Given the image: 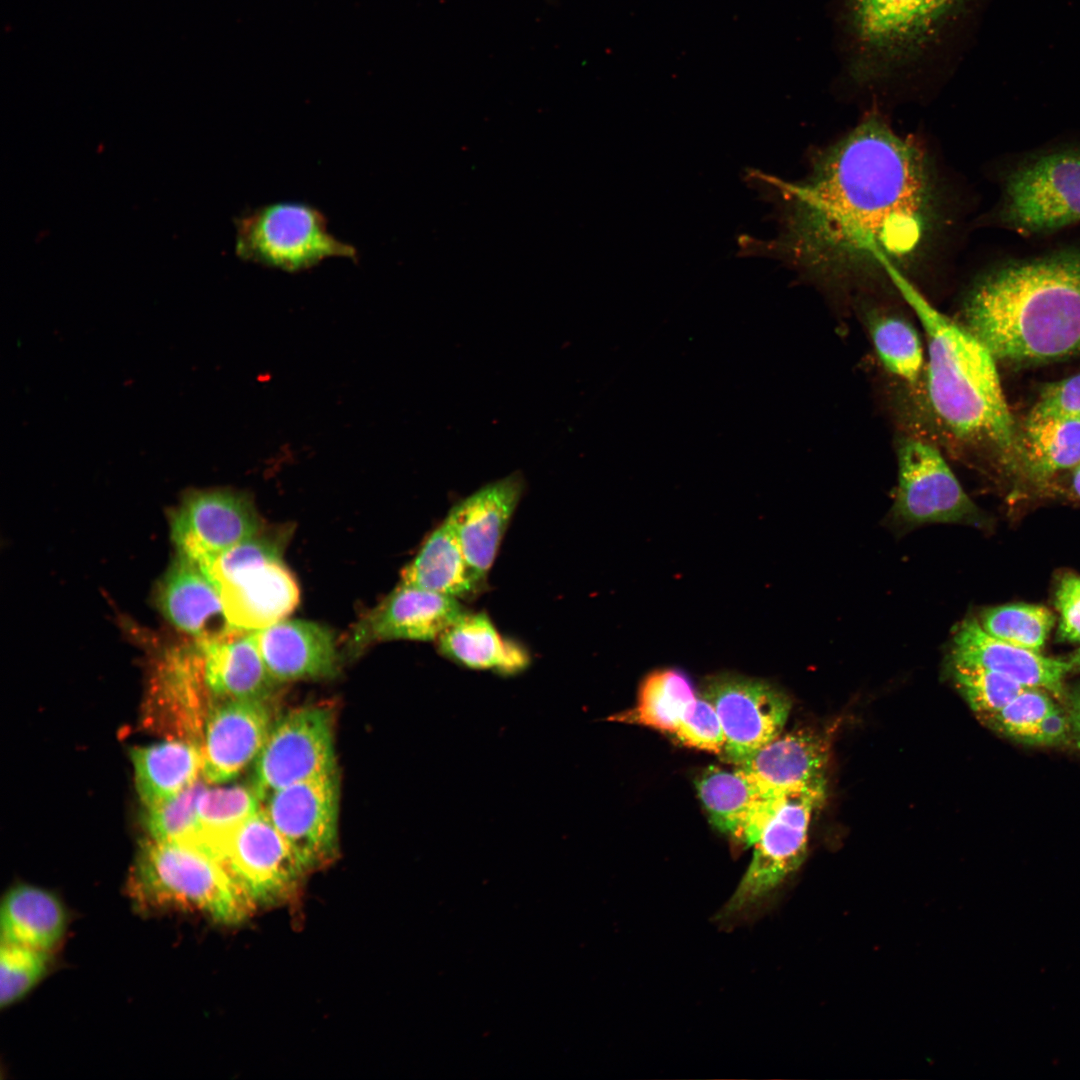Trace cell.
I'll return each instance as SVG.
<instances>
[{
  "label": "cell",
  "mask_w": 1080,
  "mask_h": 1080,
  "mask_svg": "<svg viewBox=\"0 0 1080 1080\" xmlns=\"http://www.w3.org/2000/svg\"><path fill=\"white\" fill-rule=\"evenodd\" d=\"M951 664L983 668L1027 688H1043L1060 696L1063 680L1073 670L1068 660L1046 657L988 634L976 619H967L953 638Z\"/></svg>",
  "instance_id": "ffe728a7"
},
{
  "label": "cell",
  "mask_w": 1080,
  "mask_h": 1080,
  "mask_svg": "<svg viewBox=\"0 0 1080 1080\" xmlns=\"http://www.w3.org/2000/svg\"><path fill=\"white\" fill-rule=\"evenodd\" d=\"M235 253L244 261L297 273L328 258L354 261L358 251L328 230L326 216L302 202H275L246 211L234 220Z\"/></svg>",
  "instance_id": "52a82bcc"
},
{
  "label": "cell",
  "mask_w": 1080,
  "mask_h": 1080,
  "mask_svg": "<svg viewBox=\"0 0 1080 1080\" xmlns=\"http://www.w3.org/2000/svg\"><path fill=\"white\" fill-rule=\"evenodd\" d=\"M894 286L919 320L927 352L919 386L904 391L915 415L905 431L955 456L987 448L1010 461L1016 434L995 358L958 321L935 308L914 282L899 279Z\"/></svg>",
  "instance_id": "7a4b0ae2"
},
{
  "label": "cell",
  "mask_w": 1080,
  "mask_h": 1080,
  "mask_svg": "<svg viewBox=\"0 0 1080 1080\" xmlns=\"http://www.w3.org/2000/svg\"><path fill=\"white\" fill-rule=\"evenodd\" d=\"M898 485L893 512L910 525L976 524L979 512L943 457L941 449L919 434L897 438Z\"/></svg>",
  "instance_id": "30bf717a"
},
{
  "label": "cell",
  "mask_w": 1080,
  "mask_h": 1080,
  "mask_svg": "<svg viewBox=\"0 0 1080 1080\" xmlns=\"http://www.w3.org/2000/svg\"><path fill=\"white\" fill-rule=\"evenodd\" d=\"M257 647L271 677L278 683L330 678L338 672L333 633L305 620H281L255 631Z\"/></svg>",
  "instance_id": "44dd1931"
},
{
  "label": "cell",
  "mask_w": 1080,
  "mask_h": 1080,
  "mask_svg": "<svg viewBox=\"0 0 1080 1080\" xmlns=\"http://www.w3.org/2000/svg\"><path fill=\"white\" fill-rule=\"evenodd\" d=\"M957 688L974 712L989 716L1027 687L996 672L983 668L951 664Z\"/></svg>",
  "instance_id": "e575fe53"
},
{
  "label": "cell",
  "mask_w": 1080,
  "mask_h": 1080,
  "mask_svg": "<svg viewBox=\"0 0 1080 1080\" xmlns=\"http://www.w3.org/2000/svg\"><path fill=\"white\" fill-rule=\"evenodd\" d=\"M212 704L194 641L190 639L163 650L149 680L143 718L146 728L200 748Z\"/></svg>",
  "instance_id": "5bb4252c"
},
{
  "label": "cell",
  "mask_w": 1080,
  "mask_h": 1080,
  "mask_svg": "<svg viewBox=\"0 0 1080 1080\" xmlns=\"http://www.w3.org/2000/svg\"><path fill=\"white\" fill-rule=\"evenodd\" d=\"M1055 707L1044 692L1026 688L1003 708L984 719L1001 733L1024 743L1034 726Z\"/></svg>",
  "instance_id": "74e56055"
},
{
  "label": "cell",
  "mask_w": 1080,
  "mask_h": 1080,
  "mask_svg": "<svg viewBox=\"0 0 1080 1080\" xmlns=\"http://www.w3.org/2000/svg\"><path fill=\"white\" fill-rule=\"evenodd\" d=\"M1068 661L1071 663L1073 670L1080 669V648L1072 654Z\"/></svg>",
  "instance_id": "f6af8a7d"
},
{
  "label": "cell",
  "mask_w": 1080,
  "mask_h": 1080,
  "mask_svg": "<svg viewBox=\"0 0 1080 1080\" xmlns=\"http://www.w3.org/2000/svg\"><path fill=\"white\" fill-rule=\"evenodd\" d=\"M857 300L865 329L881 366L906 391L915 390L920 384L926 361L918 330L895 306L872 296Z\"/></svg>",
  "instance_id": "4316f807"
},
{
  "label": "cell",
  "mask_w": 1080,
  "mask_h": 1080,
  "mask_svg": "<svg viewBox=\"0 0 1080 1080\" xmlns=\"http://www.w3.org/2000/svg\"><path fill=\"white\" fill-rule=\"evenodd\" d=\"M689 677L674 668L649 673L641 682L633 708L610 720L638 724L673 734L685 709L696 697Z\"/></svg>",
  "instance_id": "1f68e13d"
},
{
  "label": "cell",
  "mask_w": 1080,
  "mask_h": 1080,
  "mask_svg": "<svg viewBox=\"0 0 1080 1080\" xmlns=\"http://www.w3.org/2000/svg\"><path fill=\"white\" fill-rule=\"evenodd\" d=\"M994 223L1023 237L1053 234L1080 223V144L1029 153L1000 180Z\"/></svg>",
  "instance_id": "8992f818"
},
{
  "label": "cell",
  "mask_w": 1080,
  "mask_h": 1080,
  "mask_svg": "<svg viewBox=\"0 0 1080 1080\" xmlns=\"http://www.w3.org/2000/svg\"><path fill=\"white\" fill-rule=\"evenodd\" d=\"M228 622L258 631L284 620L299 601L294 576L281 560L242 568L215 583Z\"/></svg>",
  "instance_id": "d6986e66"
},
{
  "label": "cell",
  "mask_w": 1080,
  "mask_h": 1080,
  "mask_svg": "<svg viewBox=\"0 0 1080 1080\" xmlns=\"http://www.w3.org/2000/svg\"><path fill=\"white\" fill-rule=\"evenodd\" d=\"M267 700L213 702L200 742L201 773L207 782H229L254 763L274 722Z\"/></svg>",
  "instance_id": "2e32d148"
},
{
  "label": "cell",
  "mask_w": 1080,
  "mask_h": 1080,
  "mask_svg": "<svg viewBox=\"0 0 1080 1080\" xmlns=\"http://www.w3.org/2000/svg\"><path fill=\"white\" fill-rule=\"evenodd\" d=\"M1079 417L1080 373L1047 385L1028 418Z\"/></svg>",
  "instance_id": "ab89813d"
},
{
  "label": "cell",
  "mask_w": 1080,
  "mask_h": 1080,
  "mask_svg": "<svg viewBox=\"0 0 1080 1080\" xmlns=\"http://www.w3.org/2000/svg\"><path fill=\"white\" fill-rule=\"evenodd\" d=\"M263 529L250 496L224 488L188 492L171 518L177 553L201 568Z\"/></svg>",
  "instance_id": "9a60e30c"
},
{
  "label": "cell",
  "mask_w": 1080,
  "mask_h": 1080,
  "mask_svg": "<svg viewBox=\"0 0 1080 1080\" xmlns=\"http://www.w3.org/2000/svg\"><path fill=\"white\" fill-rule=\"evenodd\" d=\"M401 582L457 600L473 599L486 586L468 565L447 517L403 568Z\"/></svg>",
  "instance_id": "83f0119b"
},
{
  "label": "cell",
  "mask_w": 1080,
  "mask_h": 1080,
  "mask_svg": "<svg viewBox=\"0 0 1080 1080\" xmlns=\"http://www.w3.org/2000/svg\"><path fill=\"white\" fill-rule=\"evenodd\" d=\"M769 192L778 234L743 237L745 255L781 260L823 289L859 299L914 282L954 225L950 193L929 154L871 113L818 150L808 173L784 182L751 170Z\"/></svg>",
  "instance_id": "6da1fadb"
},
{
  "label": "cell",
  "mask_w": 1080,
  "mask_h": 1080,
  "mask_svg": "<svg viewBox=\"0 0 1080 1080\" xmlns=\"http://www.w3.org/2000/svg\"><path fill=\"white\" fill-rule=\"evenodd\" d=\"M1020 467L1031 481L1040 482L1080 463V418H1028Z\"/></svg>",
  "instance_id": "4dcf8cb0"
},
{
  "label": "cell",
  "mask_w": 1080,
  "mask_h": 1080,
  "mask_svg": "<svg viewBox=\"0 0 1080 1080\" xmlns=\"http://www.w3.org/2000/svg\"><path fill=\"white\" fill-rule=\"evenodd\" d=\"M955 320L995 360L1042 362L1080 352V245L993 265L969 286Z\"/></svg>",
  "instance_id": "3957f363"
},
{
  "label": "cell",
  "mask_w": 1080,
  "mask_h": 1080,
  "mask_svg": "<svg viewBox=\"0 0 1080 1080\" xmlns=\"http://www.w3.org/2000/svg\"><path fill=\"white\" fill-rule=\"evenodd\" d=\"M979 623L988 634L999 640L1040 652L1054 626L1055 617L1044 606L1015 603L985 610Z\"/></svg>",
  "instance_id": "836d02e7"
},
{
  "label": "cell",
  "mask_w": 1080,
  "mask_h": 1080,
  "mask_svg": "<svg viewBox=\"0 0 1080 1080\" xmlns=\"http://www.w3.org/2000/svg\"><path fill=\"white\" fill-rule=\"evenodd\" d=\"M466 611L460 600L401 582L355 625L348 649L384 640L436 641Z\"/></svg>",
  "instance_id": "e0dca14e"
},
{
  "label": "cell",
  "mask_w": 1080,
  "mask_h": 1080,
  "mask_svg": "<svg viewBox=\"0 0 1080 1080\" xmlns=\"http://www.w3.org/2000/svg\"><path fill=\"white\" fill-rule=\"evenodd\" d=\"M828 748L809 730L778 735L737 768L763 793L779 795L824 780Z\"/></svg>",
  "instance_id": "d4e9b609"
},
{
  "label": "cell",
  "mask_w": 1080,
  "mask_h": 1080,
  "mask_svg": "<svg viewBox=\"0 0 1080 1080\" xmlns=\"http://www.w3.org/2000/svg\"><path fill=\"white\" fill-rule=\"evenodd\" d=\"M440 655L466 668L502 676L525 671L531 656L519 642L504 638L484 612L463 613L436 640Z\"/></svg>",
  "instance_id": "484cf974"
},
{
  "label": "cell",
  "mask_w": 1080,
  "mask_h": 1080,
  "mask_svg": "<svg viewBox=\"0 0 1080 1080\" xmlns=\"http://www.w3.org/2000/svg\"><path fill=\"white\" fill-rule=\"evenodd\" d=\"M701 696L715 708L724 732L721 758L739 766L782 733L791 703L772 684L723 673L704 684Z\"/></svg>",
  "instance_id": "7c38bea8"
},
{
  "label": "cell",
  "mask_w": 1080,
  "mask_h": 1080,
  "mask_svg": "<svg viewBox=\"0 0 1080 1080\" xmlns=\"http://www.w3.org/2000/svg\"><path fill=\"white\" fill-rule=\"evenodd\" d=\"M984 0H837L843 75L864 91L910 84L951 64Z\"/></svg>",
  "instance_id": "277c9868"
},
{
  "label": "cell",
  "mask_w": 1080,
  "mask_h": 1080,
  "mask_svg": "<svg viewBox=\"0 0 1080 1080\" xmlns=\"http://www.w3.org/2000/svg\"><path fill=\"white\" fill-rule=\"evenodd\" d=\"M673 735L689 747L719 755L725 744L720 718L713 705L701 695L689 703Z\"/></svg>",
  "instance_id": "f35d334b"
},
{
  "label": "cell",
  "mask_w": 1080,
  "mask_h": 1080,
  "mask_svg": "<svg viewBox=\"0 0 1080 1080\" xmlns=\"http://www.w3.org/2000/svg\"><path fill=\"white\" fill-rule=\"evenodd\" d=\"M334 773L332 714L326 707L308 705L274 720L253 763L251 785L262 802L278 789Z\"/></svg>",
  "instance_id": "9c48e42d"
},
{
  "label": "cell",
  "mask_w": 1080,
  "mask_h": 1080,
  "mask_svg": "<svg viewBox=\"0 0 1080 1080\" xmlns=\"http://www.w3.org/2000/svg\"><path fill=\"white\" fill-rule=\"evenodd\" d=\"M1071 703L1080 704V687L1077 688V690L1074 692L1073 696L1071 697Z\"/></svg>",
  "instance_id": "bcb514c9"
},
{
  "label": "cell",
  "mask_w": 1080,
  "mask_h": 1080,
  "mask_svg": "<svg viewBox=\"0 0 1080 1080\" xmlns=\"http://www.w3.org/2000/svg\"><path fill=\"white\" fill-rule=\"evenodd\" d=\"M193 641L213 702L268 698L278 684L264 665L255 631L234 629L217 638Z\"/></svg>",
  "instance_id": "7402d4cb"
},
{
  "label": "cell",
  "mask_w": 1080,
  "mask_h": 1080,
  "mask_svg": "<svg viewBox=\"0 0 1080 1080\" xmlns=\"http://www.w3.org/2000/svg\"><path fill=\"white\" fill-rule=\"evenodd\" d=\"M129 891L142 910L199 912L225 925L243 922L256 909L220 861L182 842L144 841Z\"/></svg>",
  "instance_id": "5b68a950"
},
{
  "label": "cell",
  "mask_w": 1080,
  "mask_h": 1080,
  "mask_svg": "<svg viewBox=\"0 0 1080 1080\" xmlns=\"http://www.w3.org/2000/svg\"><path fill=\"white\" fill-rule=\"evenodd\" d=\"M1056 606L1060 613V638L1080 644V576L1062 578L1056 590Z\"/></svg>",
  "instance_id": "60d3db41"
},
{
  "label": "cell",
  "mask_w": 1080,
  "mask_h": 1080,
  "mask_svg": "<svg viewBox=\"0 0 1080 1080\" xmlns=\"http://www.w3.org/2000/svg\"><path fill=\"white\" fill-rule=\"evenodd\" d=\"M696 788L713 826L746 847L757 841L785 794H765L738 768L715 766L701 772Z\"/></svg>",
  "instance_id": "603a6c76"
},
{
  "label": "cell",
  "mask_w": 1080,
  "mask_h": 1080,
  "mask_svg": "<svg viewBox=\"0 0 1080 1080\" xmlns=\"http://www.w3.org/2000/svg\"><path fill=\"white\" fill-rule=\"evenodd\" d=\"M1069 720L1073 736L1080 748V704L1071 703Z\"/></svg>",
  "instance_id": "7bdbcfd3"
},
{
  "label": "cell",
  "mask_w": 1080,
  "mask_h": 1080,
  "mask_svg": "<svg viewBox=\"0 0 1080 1080\" xmlns=\"http://www.w3.org/2000/svg\"><path fill=\"white\" fill-rule=\"evenodd\" d=\"M214 856L255 908L292 899L306 873L262 807L223 839Z\"/></svg>",
  "instance_id": "8fae6325"
},
{
  "label": "cell",
  "mask_w": 1080,
  "mask_h": 1080,
  "mask_svg": "<svg viewBox=\"0 0 1080 1080\" xmlns=\"http://www.w3.org/2000/svg\"><path fill=\"white\" fill-rule=\"evenodd\" d=\"M337 774L298 782L269 794L262 811L306 872L329 864L338 849Z\"/></svg>",
  "instance_id": "4fadbf2b"
},
{
  "label": "cell",
  "mask_w": 1080,
  "mask_h": 1080,
  "mask_svg": "<svg viewBox=\"0 0 1080 1080\" xmlns=\"http://www.w3.org/2000/svg\"><path fill=\"white\" fill-rule=\"evenodd\" d=\"M48 952L1 942L0 1005L2 1008L25 996L44 976Z\"/></svg>",
  "instance_id": "8d00e7d4"
},
{
  "label": "cell",
  "mask_w": 1080,
  "mask_h": 1080,
  "mask_svg": "<svg viewBox=\"0 0 1080 1080\" xmlns=\"http://www.w3.org/2000/svg\"><path fill=\"white\" fill-rule=\"evenodd\" d=\"M261 807L252 785L205 786L197 800V829L186 843L214 857L223 839Z\"/></svg>",
  "instance_id": "d6a6232c"
},
{
  "label": "cell",
  "mask_w": 1080,
  "mask_h": 1080,
  "mask_svg": "<svg viewBox=\"0 0 1080 1080\" xmlns=\"http://www.w3.org/2000/svg\"><path fill=\"white\" fill-rule=\"evenodd\" d=\"M826 796V779L785 793L754 843L752 860L720 917L755 908L804 861L808 830Z\"/></svg>",
  "instance_id": "ba28073f"
},
{
  "label": "cell",
  "mask_w": 1080,
  "mask_h": 1080,
  "mask_svg": "<svg viewBox=\"0 0 1080 1080\" xmlns=\"http://www.w3.org/2000/svg\"><path fill=\"white\" fill-rule=\"evenodd\" d=\"M158 603L166 619L191 639H213L238 629L228 622L212 580L178 553L160 582Z\"/></svg>",
  "instance_id": "cb8c5ba5"
},
{
  "label": "cell",
  "mask_w": 1080,
  "mask_h": 1080,
  "mask_svg": "<svg viewBox=\"0 0 1080 1080\" xmlns=\"http://www.w3.org/2000/svg\"><path fill=\"white\" fill-rule=\"evenodd\" d=\"M204 787L196 781L173 798L147 807L145 826L150 838L188 842L197 829V800Z\"/></svg>",
  "instance_id": "d590c367"
},
{
  "label": "cell",
  "mask_w": 1080,
  "mask_h": 1080,
  "mask_svg": "<svg viewBox=\"0 0 1080 1080\" xmlns=\"http://www.w3.org/2000/svg\"><path fill=\"white\" fill-rule=\"evenodd\" d=\"M65 927L66 913L61 902L46 890L20 885L2 901L1 942L49 952L61 940Z\"/></svg>",
  "instance_id": "f546056e"
},
{
  "label": "cell",
  "mask_w": 1080,
  "mask_h": 1080,
  "mask_svg": "<svg viewBox=\"0 0 1080 1080\" xmlns=\"http://www.w3.org/2000/svg\"><path fill=\"white\" fill-rule=\"evenodd\" d=\"M1073 489L1080 497V463L1076 466L1073 474Z\"/></svg>",
  "instance_id": "ee69618b"
},
{
  "label": "cell",
  "mask_w": 1080,
  "mask_h": 1080,
  "mask_svg": "<svg viewBox=\"0 0 1080 1080\" xmlns=\"http://www.w3.org/2000/svg\"><path fill=\"white\" fill-rule=\"evenodd\" d=\"M524 489L522 473H511L457 502L446 516L468 565L482 582L486 583Z\"/></svg>",
  "instance_id": "ac0fdd59"
},
{
  "label": "cell",
  "mask_w": 1080,
  "mask_h": 1080,
  "mask_svg": "<svg viewBox=\"0 0 1080 1080\" xmlns=\"http://www.w3.org/2000/svg\"><path fill=\"white\" fill-rule=\"evenodd\" d=\"M1070 720L1055 707L1046 714L1026 738V744L1048 746L1062 743L1070 731Z\"/></svg>",
  "instance_id": "b9f144b4"
},
{
  "label": "cell",
  "mask_w": 1080,
  "mask_h": 1080,
  "mask_svg": "<svg viewBox=\"0 0 1080 1080\" xmlns=\"http://www.w3.org/2000/svg\"><path fill=\"white\" fill-rule=\"evenodd\" d=\"M138 794L146 807L173 798L197 781L199 746L176 739L131 750Z\"/></svg>",
  "instance_id": "f1b7e54d"
}]
</instances>
